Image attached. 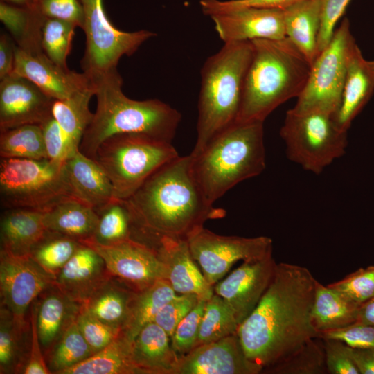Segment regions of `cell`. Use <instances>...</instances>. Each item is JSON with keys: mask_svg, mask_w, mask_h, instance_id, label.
I'll use <instances>...</instances> for the list:
<instances>
[{"mask_svg": "<svg viewBox=\"0 0 374 374\" xmlns=\"http://www.w3.org/2000/svg\"><path fill=\"white\" fill-rule=\"evenodd\" d=\"M236 122H264L278 106L298 97L311 64L287 38L254 39Z\"/></svg>", "mask_w": 374, "mask_h": 374, "instance_id": "277c9868", "label": "cell"}, {"mask_svg": "<svg viewBox=\"0 0 374 374\" xmlns=\"http://www.w3.org/2000/svg\"><path fill=\"white\" fill-rule=\"evenodd\" d=\"M261 373L328 374L323 339H308L299 349Z\"/></svg>", "mask_w": 374, "mask_h": 374, "instance_id": "74e56055", "label": "cell"}, {"mask_svg": "<svg viewBox=\"0 0 374 374\" xmlns=\"http://www.w3.org/2000/svg\"><path fill=\"white\" fill-rule=\"evenodd\" d=\"M0 20L18 47L31 54L44 53L41 35L46 19L32 6H17L1 1Z\"/></svg>", "mask_w": 374, "mask_h": 374, "instance_id": "1f68e13d", "label": "cell"}, {"mask_svg": "<svg viewBox=\"0 0 374 374\" xmlns=\"http://www.w3.org/2000/svg\"><path fill=\"white\" fill-rule=\"evenodd\" d=\"M355 323L374 325V296L360 305Z\"/></svg>", "mask_w": 374, "mask_h": 374, "instance_id": "6f0895ef", "label": "cell"}, {"mask_svg": "<svg viewBox=\"0 0 374 374\" xmlns=\"http://www.w3.org/2000/svg\"><path fill=\"white\" fill-rule=\"evenodd\" d=\"M350 353L360 374H374V349L350 347Z\"/></svg>", "mask_w": 374, "mask_h": 374, "instance_id": "9f6ffc18", "label": "cell"}, {"mask_svg": "<svg viewBox=\"0 0 374 374\" xmlns=\"http://www.w3.org/2000/svg\"><path fill=\"white\" fill-rule=\"evenodd\" d=\"M250 362L237 333L201 344L179 356L173 374H260Z\"/></svg>", "mask_w": 374, "mask_h": 374, "instance_id": "ac0fdd59", "label": "cell"}, {"mask_svg": "<svg viewBox=\"0 0 374 374\" xmlns=\"http://www.w3.org/2000/svg\"><path fill=\"white\" fill-rule=\"evenodd\" d=\"M179 156L171 142L125 134L105 140L93 159L109 177L114 198L126 200L152 173Z\"/></svg>", "mask_w": 374, "mask_h": 374, "instance_id": "52a82bcc", "label": "cell"}, {"mask_svg": "<svg viewBox=\"0 0 374 374\" xmlns=\"http://www.w3.org/2000/svg\"><path fill=\"white\" fill-rule=\"evenodd\" d=\"M104 259L109 274L136 292L143 291L165 279V267L152 247L128 239L115 244L102 246L84 242Z\"/></svg>", "mask_w": 374, "mask_h": 374, "instance_id": "5bb4252c", "label": "cell"}, {"mask_svg": "<svg viewBox=\"0 0 374 374\" xmlns=\"http://www.w3.org/2000/svg\"><path fill=\"white\" fill-rule=\"evenodd\" d=\"M301 0H201L199 2L204 15H211L230 9L242 7H256L285 10Z\"/></svg>", "mask_w": 374, "mask_h": 374, "instance_id": "f5cc1de1", "label": "cell"}, {"mask_svg": "<svg viewBox=\"0 0 374 374\" xmlns=\"http://www.w3.org/2000/svg\"><path fill=\"white\" fill-rule=\"evenodd\" d=\"M316 280L305 267L277 263L260 301L239 325L244 352L262 371L319 337L311 322Z\"/></svg>", "mask_w": 374, "mask_h": 374, "instance_id": "6da1fadb", "label": "cell"}, {"mask_svg": "<svg viewBox=\"0 0 374 374\" xmlns=\"http://www.w3.org/2000/svg\"><path fill=\"white\" fill-rule=\"evenodd\" d=\"M177 294L165 279L136 292L122 332L132 341L145 326L154 321L162 307Z\"/></svg>", "mask_w": 374, "mask_h": 374, "instance_id": "836d02e7", "label": "cell"}, {"mask_svg": "<svg viewBox=\"0 0 374 374\" xmlns=\"http://www.w3.org/2000/svg\"><path fill=\"white\" fill-rule=\"evenodd\" d=\"M136 292L111 276L82 304L104 323L122 331Z\"/></svg>", "mask_w": 374, "mask_h": 374, "instance_id": "4dcf8cb0", "label": "cell"}, {"mask_svg": "<svg viewBox=\"0 0 374 374\" xmlns=\"http://www.w3.org/2000/svg\"><path fill=\"white\" fill-rule=\"evenodd\" d=\"M53 99L28 79L12 73L0 80V132L52 116Z\"/></svg>", "mask_w": 374, "mask_h": 374, "instance_id": "e0dca14e", "label": "cell"}, {"mask_svg": "<svg viewBox=\"0 0 374 374\" xmlns=\"http://www.w3.org/2000/svg\"><path fill=\"white\" fill-rule=\"evenodd\" d=\"M190 154L179 156L152 173L126 199L133 218L132 232L188 240L208 220L226 211L210 204L193 172Z\"/></svg>", "mask_w": 374, "mask_h": 374, "instance_id": "7a4b0ae2", "label": "cell"}, {"mask_svg": "<svg viewBox=\"0 0 374 374\" xmlns=\"http://www.w3.org/2000/svg\"><path fill=\"white\" fill-rule=\"evenodd\" d=\"M31 342L30 319L0 308V373H23L28 362Z\"/></svg>", "mask_w": 374, "mask_h": 374, "instance_id": "83f0119b", "label": "cell"}, {"mask_svg": "<svg viewBox=\"0 0 374 374\" xmlns=\"http://www.w3.org/2000/svg\"><path fill=\"white\" fill-rule=\"evenodd\" d=\"M12 73L24 77L38 86L53 99L64 100L94 87L84 73L64 69L44 53L31 54L17 45Z\"/></svg>", "mask_w": 374, "mask_h": 374, "instance_id": "ffe728a7", "label": "cell"}, {"mask_svg": "<svg viewBox=\"0 0 374 374\" xmlns=\"http://www.w3.org/2000/svg\"><path fill=\"white\" fill-rule=\"evenodd\" d=\"M199 299L193 294H177L162 307L153 321L171 337L177 325L194 308Z\"/></svg>", "mask_w": 374, "mask_h": 374, "instance_id": "bcb514c9", "label": "cell"}, {"mask_svg": "<svg viewBox=\"0 0 374 374\" xmlns=\"http://www.w3.org/2000/svg\"><path fill=\"white\" fill-rule=\"evenodd\" d=\"M16 44L6 33L0 36V80L10 75L14 70Z\"/></svg>", "mask_w": 374, "mask_h": 374, "instance_id": "11a10c76", "label": "cell"}, {"mask_svg": "<svg viewBox=\"0 0 374 374\" xmlns=\"http://www.w3.org/2000/svg\"><path fill=\"white\" fill-rule=\"evenodd\" d=\"M76 26L67 21L46 19L41 35V46L45 55L55 64L69 69L66 58L71 48Z\"/></svg>", "mask_w": 374, "mask_h": 374, "instance_id": "b9f144b4", "label": "cell"}, {"mask_svg": "<svg viewBox=\"0 0 374 374\" xmlns=\"http://www.w3.org/2000/svg\"><path fill=\"white\" fill-rule=\"evenodd\" d=\"M368 65L371 70L374 72V60L368 61Z\"/></svg>", "mask_w": 374, "mask_h": 374, "instance_id": "91938a15", "label": "cell"}, {"mask_svg": "<svg viewBox=\"0 0 374 374\" xmlns=\"http://www.w3.org/2000/svg\"><path fill=\"white\" fill-rule=\"evenodd\" d=\"M48 159L64 163L78 150L53 117L40 125Z\"/></svg>", "mask_w": 374, "mask_h": 374, "instance_id": "7dc6e473", "label": "cell"}, {"mask_svg": "<svg viewBox=\"0 0 374 374\" xmlns=\"http://www.w3.org/2000/svg\"><path fill=\"white\" fill-rule=\"evenodd\" d=\"M55 277L30 256H15L0 250L1 305L25 318L32 303L51 285Z\"/></svg>", "mask_w": 374, "mask_h": 374, "instance_id": "4fadbf2b", "label": "cell"}, {"mask_svg": "<svg viewBox=\"0 0 374 374\" xmlns=\"http://www.w3.org/2000/svg\"><path fill=\"white\" fill-rule=\"evenodd\" d=\"M347 133L337 127L332 114L291 109L280 130L288 159L317 175L345 154Z\"/></svg>", "mask_w": 374, "mask_h": 374, "instance_id": "9c48e42d", "label": "cell"}, {"mask_svg": "<svg viewBox=\"0 0 374 374\" xmlns=\"http://www.w3.org/2000/svg\"><path fill=\"white\" fill-rule=\"evenodd\" d=\"M322 339L328 374H360L349 346L339 339Z\"/></svg>", "mask_w": 374, "mask_h": 374, "instance_id": "681fc988", "label": "cell"}, {"mask_svg": "<svg viewBox=\"0 0 374 374\" xmlns=\"http://www.w3.org/2000/svg\"><path fill=\"white\" fill-rule=\"evenodd\" d=\"M238 326L231 308L214 293L206 302L196 346L235 334Z\"/></svg>", "mask_w": 374, "mask_h": 374, "instance_id": "60d3db41", "label": "cell"}, {"mask_svg": "<svg viewBox=\"0 0 374 374\" xmlns=\"http://www.w3.org/2000/svg\"><path fill=\"white\" fill-rule=\"evenodd\" d=\"M70 196L64 163L48 159L1 158L0 197L5 209L44 212Z\"/></svg>", "mask_w": 374, "mask_h": 374, "instance_id": "ba28073f", "label": "cell"}, {"mask_svg": "<svg viewBox=\"0 0 374 374\" xmlns=\"http://www.w3.org/2000/svg\"><path fill=\"white\" fill-rule=\"evenodd\" d=\"M277 263L271 255L244 261L213 286L233 312L239 325L251 313L269 287Z\"/></svg>", "mask_w": 374, "mask_h": 374, "instance_id": "9a60e30c", "label": "cell"}, {"mask_svg": "<svg viewBox=\"0 0 374 374\" xmlns=\"http://www.w3.org/2000/svg\"><path fill=\"white\" fill-rule=\"evenodd\" d=\"M93 354L75 321L45 353L44 357L51 373L62 374Z\"/></svg>", "mask_w": 374, "mask_h": 374, "instance_id": "f35d334b", "label": "cell"}, {"mask_svg": "<svg viewBox=\"0 0 374 374\" xmlns=\"http://www.w3.org/2000/svg\"><path fill=\"white\" fill-rule=\"evenodd\" d=\"M132 342L121 331L105 348L62 374H140L132 361Z\"/></svg>", "mask_w": 374, "mask_h": 374, "instance_id": "d6a6232c", "label": "cell"}, {"mask_svg": "<svg viewBox=\"0 0 374 374\" xmlns=\"http://www.w3.org/2000/svg\"><path fill=\"white\" fill-rule=\"evenodd\" d=\"M31 6L46 19H62L83 27L84 10L80 0H33Z\"/></svg>", "mask_w": 374, "mask_h": 374, "instance_id": "c3c4849f", "label": "cell"}, {"mask_svg": "<svg viewBox=\"0 0 374 374\" xmlns=\"http://www.w3.org/2000/svg\"><path fill=\"white\" fill-rule=\"evenodd\" d=\"M36 325L44 355L76 321L80 304L53 285L36 299Z\"/></svg>", "mask_w": 374, "mask_h": 374, "instance_id": "7402d4cb", "label": "cell"}, {"mask_svg": "<svg viewBox=\"0 0 374 374\" xmlns=\"http://www.w3.org/2000/svg\"><path fill=\"white\" fill-rule=\"evenodd\" d=\"M94 93L93 87L64 100L53 99L52 103L53 117L71 143L78 149L93 116V113L89 110V104Z\"/></svg>", "mask_w": 374, "mask_h": 374, "instance_id": "e575fe53", "label": "cell"}, {"mask_svg": "<svg viewBox=\"0 0 374 374\" xmlns=\"http://www.w3.org/2000/svg\"><path fill=\"white\" fill-rule=\"evenodd\" d=\"M85 50L80 65L91 79L117 70L123 55L130 56L156 34L148 30L127 32L116 28L107 17L103 0H80Z\"/></svg>", "mask_w": 374, "mask_h": 374, "instance_id": "8fae6325", "label": "cell"}, {"mask_svg": "<svg viewBox=\"0 0 374 374\" xmlns=\"http://www.w3.org/2000/svg\"><path fill=\"white\" fill-rule=\"evenodd\" d=\"M1 1L7 2L9 3L21 6H31L33 0H1Z\"/></svg>", "mask_w": 374, "mask_h": 374, "instance_id": "680465c9", "label": "cell"}, {"mask_svg": "<svg viewBox=\"0 0 374 374\" xmlns=\"http://www.w3.org/2000/svg\"><path fill=\"white\" fill-rule=\"evenodd\" d=\"M76 323L93 354L108 346L121 332L102 322L83 306Z\"/></svg>", "mask_w": 374, "mask_h": 374, "instance_id": "f6af8a7d", "label": "cell"}, {"mask_svg": "<svg viewBox=\"0 0 374 374\" xmlns=\"http://www.w3.org/2000/svg\"><path fill=\"white\" fill-rule=\"evenodd\" d=\"M328 285L361 305L374 296V265L359 268Z\"/></svg>", "mask_w": 374, "mask_h": 374, "instance_id": "ee69618b", "label": "cell"}, {"mask_svg": "<svg viewBox=\"0 0 374 374\" xmlns=\"http://www.w3.org/2000/svg\"><path fill=\"white\" fill-rule=\"evenodd\" d=\"M96 211L98 221L95 232L84 242L109 246L131 238L133 218L126 200L114 198Z\"/></svg>", "mask_w": 374, "mask_h": 374, "instance_id": "d590c367", "label": "cell"}, {"mask_svg": "<svg viewBox=\"0 0 374 374\" xmlns=\"http://www.w3.org/2000/svg\"><path fill=\"white\" fill-rule=\"evenodd\" d=\"M141 241L156 251L165 267V280L177 294H193L206 301L213 296V287L208 284L198 268L188 240L144 234Z\"/></svg>", "mask_w": 374, "mask_h": 374, "instance_id": "2e32d148", "label": "cell"}, {"mask_svg": "<svg viewBox=\"0 0 374 374\" xmlns=\"http://www.w3.org/2000/svg\"><path fill=\"white\" fill-rule=\"evenodd\" d=\"M72 197L98 210L112 201V184L105 172L80 150L64 163Z\"/></svg>", "mask_w": 374, "mask_h": 374, "instance_id": "603a6c76", "label": "cell"}, {"mask_svg": "<svg viewBox=\"0 0 374 374\" xmlns=\"http://www.w3.org/2000/svg\"><path fill=\"white\" fill-rule=\"evenodd\" d=\"M206 300L199 299L194 308L179 322L170 337L172 348L179 356L194 348L197 342Z\"/></svg>", "mask_w": 374, "mask_h": 374, "instance_id": "7bdbcfd3", "label": "cell"}, {"mask_svg": "<svg viewBox=\"0 0 374 374\" xmlns=\"http://www.w3.org/2000/svg\"><path fill=\"white\" fill-rule=\"evenodd\" d=\"M264 122H235L197 154H190L195 179L211 204L266 166Z\"/></svg>", "mask_w": 374, "mask_h": 374, "instance_id": "5b68a950", "label": "cell"}, {"mask_svg": "<svg viewBox=\"0 0 374 374\" xmlns=\"http://www.w3.org/2000/svg\"><path fill=\"white\" fill-rule=\"evenodd\" d=\"M374 92V72L355 44L352 48L339 107L333 115L337 127L347 132Z\"/></svg>", "mask_w": 374, "mask_h": 374, "instance_id": "cb8c5ba5", "label": "cell"}, {"mask_svg": "<svg viewBox=\"0 0 374 374\" xmlns=\"http://www.w3.org/2000/svg\"><path fill=\"white\" fill-rule=\"evenodd\" d=\"M112 276L102 256L83 244L55 276V285L73 301L84 304Z\"/></svg>", "mask_w": 374, "mask_h": 374, "instance_id": "44dd1931", "label": "cell"}, {"mask_svg": "<svg viewBox=\"0 0 374 374\" xmlns=\"http://www.w3.org/2000/svg\"><path fill=\"white\" fill-rule=\"evenodd\" d=\"M320 337L339 339L352 348L374 349V325L353 323L323 332Z\"/></svg>", "mask_w": 374, "mask_h": 374, "instance_id": "816d5d0a", "label": "cell"}, {"mask_svg": "<svg viewBox=\"0 0 374 374\" xmlns=\"http://www.w3.org/2000/svg\"><path fill=\"white\" fill-rule=\"evenodd\" d=\"M43 219L48 231L67 235L82 243L93 237L98 215L93 207L70 196L44 211Z\"/></svg>", "mask_w": 374, "mask_h": 374, "instance_id": "4316f807", "label": "cell"}, {"mask_svg": "<svg viewBox=\"0 0 374 374\" xmlns=\"http://www.w3.org/2000/svg\"><path fill=\"white\" fill-rule=\"evenodd\" d=\"M36 301V300H35ZM32 303L30 308L31 325V342L28 362L23 371L24 374H51L39 341L36 325V303Z\"/></svg>", "mask_w": 374, "mask_h": 374, "instance_id": "db71d44e", "label": "cell"}, {"mask_svg": "<svg viewBox=\"0 0 374 374\" xmlns=\"http://www.w3.org/2000/svg\"><path fill=\"white\" fill-rule=\"evenodd\" d=\"M350 0H320L321 26L318 40L319 53L329 44L335 27Z\"/></svg>", "mask_w": 374, "mask_h": 374, "instance_id": "f907efd6", "label": "cell"}, {"mask_svg": "<svg viewBox=\"0 0 374 374\" xmlns=\"http://www.w3.org/2000/svg\"><path fill=\"white\" fill-rule=\"evenodd\" d=\"M209 17L224 43L286 37L283 10L242 7L217 12Z\"/></svg>", "mask_w": 374, "mask_h": 374, "instance_id": "d6986e66", "label": "cell"}, {"mask_svg": "<svg viewBox=\"0 0 374 374\" xmlns=\"http://www.w3.org/2000/svg\"><path fill=\"white\" fill-rule=\"evenodd\" d=\"M0 132L1 158L48 159L40 125H24Z\"/></svg>", "mask_w": 374, "mask_h": 374, "instance_id": "8d00e7d4", "label": "cell"}, {"mask_svg": "<svg viewBox=\"0 0 374 374\" xmlns=\"http://www.w3.org/2000/svg\"><path fill=\"white\" fill-rule=\"evenodd\" d=\"M359 306L338 290L317 280L312 325L319 337L323 332L347 327L356 322Z\"/></svg>", "mask_w": 374, "mask_h": 374, "instance_id": "f546056e", "label": "cell"}, {"mask_svg": "<svg viewBox=\"0 0 374 374\" xmlns=\"http://www.w3.org/2000/svg\"><path fill=\"white\" fill-rule=\"evenodd\" d=\"M47 231L42 211L6 209L1 217V249L15 256L30 255Z\"/></svg>", "mask_w": 374, "mask_h": 374, "instance_id": "484cf974", "label": "cell"}, {"mask_svg": "<svg viewBox=\"0 0 374 374\" xmlns=\"http://www.w3.org/2000/svg\"><path fill=\"white\" fill-rule=\"evenodd\" d=\"M131 353L140 374H173L179 357L172 347L170 337L154 321L136 336Z\"/></svg>", "mask_w": 374, "mask_h": 374, "instance_id": "d4e9b609", "label": "cell"}, {"mask_svg": "<svg viewBox=\"0 0 374 374\" xmlns=\"http://www.w3.org/2000/svg\"><path fill=\"white\" fill-rule=\"evenodd\" d=\"M253 55L251 41L224 43L201 70L197 139L190 154H197L238 118L246 74Z\"/></svg>", "mask_w": 374, "mask_h": 374, "instance_id": "8992f818", "label": "cell"}, {"mask_svg": "<svg viewBox=\"0 0 374 374\" xmlns=\"http://www.w3.org/2000/svg\"><path fill=\"white\" fill-rule=\"evenodd\" d=\"M82 244L76 239L47 231L30 256L45 271L55 277Z\"/></svg>", "mask_w": 374, "mask_h": 374, "instance_id": "ab89813d", "label": "cell"}, {"mask_svg": "<svg viewBox=\"0 0 374 374\" xmlns=\"http://www.w3.org/2000/svg\"><path fill=\"white\" fill-rule=\"evenodd\" d=\"M284 11L285 35L312 64L319 55L320 0H301Z\"/></svg>", "mask_w": 374, "mask_h": 374, "instance_id": "f1b7e54d", "label": "cell"}, {"mask_svg": "<svg viewBox=\"0 0 374 374\" xmlns=\"http://www.w3.org/2000/svg\"><path fill=\"white\" fill-rule=\"evenodd\" d=\"M91 80L97 103L80 144L82 154L93 159L100 145L117 134H145L172 142L181 119L176 109L158 99L128 98L118 70Z\"/></svg>", "mask_w": 374, "mask_h": 374, "instance_id": "3957f363", "label": "cell"}, {"mask_svg": "<svg viewBox=\"0 0 374 374\" xmlns=\"http://www.w3.org/2000/svg\"><path fill=\"white\" fill-rule=\"evenodd\" d=\"M193 258L206 281L214 286L238 261H249L272 254L273 242L267 236L244 238L216 234L204 227L188 239Z\"/></svg>", "mask_w": 374, "mask_h": 374, "instance_id": "7c38bea8", "label": "cell"}, {"mask_svg": "<svg viewBox=\"0 0 374 374\" xmlns=\"http://www.w3.org/2000/svg\"><path fill=\"white\" fill-rule=\"evenodd\" d=\"M355 41L350 22L344 19L329 44L311 65L307 82L295 105L294 112H321L334 115L340 105L349 57Z\"/></svg>", "mask_w": 374, "mask_h": 374, "instance_id": "30bf717a", "label": "cell"}]
</instances>
